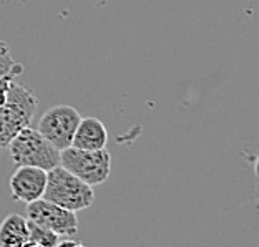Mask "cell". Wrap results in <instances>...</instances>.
Here are the masks:
<instances>
[{
  "mask_svg": "<svg viewBox=\"0 0 259 247\" xmlns=\"http://www.w3.org/2000/svg\"><path fill=\"white\" fill-rule=\"evenodd\" d=\"M37 108L38 98L27 86L12 81L7 102L0 107V150L7 148L20 129L30 126Z\"/></svg>",
  "mask_w": 259,
  "mask_h": 247,
  "instance_id": "obj_1",
  "label": "cell"
},
{
  "mask_svg": "<svg viewBox=\"0 0 259 247\" xmlns=\"http://www.w3.org/2000/svg\"><path fill=\"white\" fill-rule=\"evenodd\" d=\"M44 199L73 211V213H78L93 204L95 192H93L92 186H88L58 164L47 173Z\"/></svg>",
  "mask_w": 259,
  "mask_h": 247,
  "instance_id": "obj_2",
  "label": "cell"
},
{
  "mask_svg": "<svg viewBox=\"0 0 259 247\" xmlns=\"http://www.w3.org/2000/svg\"><path fill=\"white\" fill-rule=\"evenodd\" d=\"M12 161L17 166H35L50 171L60 164V151L37 128L25 126L9 144Z\"/></svg>",
  "mask_w": 259,
  "mask_h": 247,
  "instance_id": "obj_3",
  "label": "cell"
},
{
  "mask_svg": "<svg viewBox=\"0 0 259 247\" xmlns=\"http://www.w3.org/2000/svg\"><path fill=\"white\" fill-rule=\"evenodd\" d=\"M60 166L93 187L108 179L111 173V155L107 148L87 151L68 146L60 151Z\"/></svg>",
  "mask_w": 259,
  "mask_h": 247,
  "instance_id": "obj_4",
  "label": "cell"
},
{
  "mask_svg": "<svg viewBox=\"0 0 259 247\" xmlns=\"http://www.w3.org/2000/svg\"><path fill=\"white\" fill-rule=\"evenodd\" d=\"M80 120L81 116L78 110H75L70 105H57L42 115L37 129L58 151H62L72 146L75 129Z\"/></svg>",
  "mask_w": 259,
  "mask_h": 247,
  "instance_id": "obj_5",
  "label": "cell"
},
{
  "mask_svg": "<svg viewBox=\"0 0 259 247\" xmlns=\"http://www.w3.org/2000/svg\"><path fill=\"white\" fill-rule=\"evenodd\" d=\"M27 219L35 224L50 229L60 237H75L78 232V217L76 213L65 209L40 197L27 204Z\"/></svg>",
  "mask_w": 259,
  "mask_h": 247,
  "instance_id": "obj_6",
  "label": "cell"
},
{
  "mask_svg": "<svg viewBox=\"0 0 259 247\" xmlns=\"http://www.w3.org/2000/svg\"><path fill=\"white\" fill-rule=\"evenodd\" d=\"M47 173L42 168L17 166V171L10 178L12 199L20 203H32L44 197L47 186Z\"/></svg>",
  "mask_w": 259,
  "mask_h": 247,
  "instance_id": "obj_7",
  "label": "cell"
},
{
  "mask_svg": "<svg viewBox=\"0 0 259 247\" xmlns=\"http://www.w3.org/2000/svg\"><path fill=\"white\" fill-rule=\"evenodd\" d=\"M107 143H108V131L102 121L95 118V116H87V118L80 120L72 139L73 148L97 151L107 148Z\"/></svg>",
  "mask_w": 259,
  "mask_h": 247,
  "instance_id": "obj_8",
  "label": "cell"
},
{
  "mask_svg": "<svg viewBox=\"0 0 259 247\" xmlns=\"http://www.w3.org/2000/svg\"><path fill=\"white\" fill-rule=\"evenodd\" d=\"M0 247H28V219L9 214L0 224Z\"/></svg>",
  "mask_w": 259,
  "mask_h": 247,
  "instance_id": "obj_9",
  "label": "cell"
},
{
  "mask_svg": "<svg viewBox=\"0 0 259 247\" xmlns=\"http://www.w3.org/2000/svg\"><path fill=\"white\" fill-rule=\"evenodd\" d=\"M60 236L50 229L28 221V247H58Z\"/></svg>",
  "mask_w": 259,
  "mask_h": 247,
  "instance_id": "obj_10",
  "label": "cell"
},
{
  "mask_svg": "<svg viewBox=\"0 0 259 247\" xmlns=\"http://www.w3.org/2000/svg\"><path fill=\"white\" fill-rule=\"evenodd\" d=\"M22 72H23V65L12 58L9 45L0 40V76L9 75V73L19 76Z\"/></svg>",
  "mask_w": 259,
  "mask_h": 247,
  "instance_id": "obj_11",
  "label": "cell"
},
{
  "mask_svg": "<svg viewBox=\"0 0 259 247\" xmlns=\"http://www.w3.org/2000/svg\"><path fill=\"white\" fill-rule=\"evenodd\" d=\"M17 78L15 75H4L0 76V107L5 105L7 102V96H9V88H10V83Z\"/></svg>",
  "mask_w": 259,
  "mask_h": 247,
  "instance_id": "obj_12",
  "label": "cell"
}]
</instances>
